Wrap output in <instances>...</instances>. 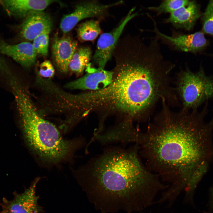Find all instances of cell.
<instances>
[{
  "mask_svg": "<svg viewBox=\"0 0 213 213\" xmlns=\"http://www.w3.org/2000/svg\"><path fill=\"white\" fill-rule=\"evenodd\" d=\"M162 102L146 130H139L136 143L148 169L170 183L168 191L178 195L190 184H198L208 169L213 157V114L206 122V104L200 112H175Z\"/></svg>",
  "mask_w": 213,
  "mask_h": 213,
  "instance_id": "cell-1",
  "label": "cell"
},
{
  "mask_svg": "<svg viewBox=\"0 0 213 213\" xmlns=\"http://www.w3.org/2000/svg\"><path fill=\"white\" fill-rule=\"evenodd\" d=\"M137 143L128 149L107 147L76 173L89 201L101 213H131L154 204L167 187L143 163Z\"/></svg>",
  "mask_w": 213,
  "mask_h": 213,
  "instance_id": "cell-2",
  "label": "cell"
},
{
  "mask_svg": "<svg viewBox=\"0 0 213 213\" xmlns=\"http://www.w3.org/2000/svg\"><path fill=\"white\" fill-rule=\"evenodd\" d=\"M14 95L28 143L40 156L57 162L86 145L83 138L64 140L54 125L40 116L26 90H18Z\"/></svg>",
  "mask_w": 213,
  "mask_h": 213,
  "instance_id": "cell-3",
  "label": "cell"
},
{
  "mask_svg": "<svg viewBox=\"0 0 213 213\" xmlns=\"http://www.w3.org/2000/svg\"><path fill=\"white\" fill-rule=\"evenodd\" d=\"M174 88L182 105L181 109L197 110L204 102L213 97V77L206 75L201 67L196 72L187 67L177 74Z\"/></svg>",
  "mask_w": 213,
  "mask_h": 213,
  "instance_id": "cell-4",
  "label": "cell"
},
{
  "mask_svg": "<svg viewBox=\"0 0 213 213\" xmlns=\"http://www.w3.org/2000/svg\"><path fill=\"white\" fill-rule=\"evenodd\" d=\"M151 20L153 22L154 29L144 30L154 32L159 40L175 50L195 53L201 51L207 45V40L201 31L190 34L175 33L170 36L161 32L154 19L152 18Z\"/></svg>",
  "mask_w": 213,
  "mask_h": 213,
  "instance_id": "cell-5",
  "label": "cell"
},
{
  "mask_svg": "<svg viewBox=\"0 0 213 213\" xmlns=\"http://www.w3.org/2000/svg\"><path fill=\"white\" fill-rule=\"evenodd\" d=\"M135 8L131 9L120 23L109 32L101 34L98 40L96 49L93 56L99 67L104 69L110 59L123 30L127 23L139 14L134 12Z\"/></svg>",
  "mask_w": 213,
  "mask_h": 213,
  "instance_id": "cell-6",
  "label": "cell"
},
{
  "mask_svg": "<svg viewBox=\"0 0 213 213\" xmlns=\"http://www.w3.org/2000/svg\"><path fill=\"white\" fill-rule=\"evenodd\" d=\"M122 2V1H120L104 4L95 1H91L80 3L76 6L73 12L63 16L60 23V28L64 33H67L81 20L87 18L102 15L109 8Z\"/></svg>",
  "mask_w": 213,
  "mask_h": 213,
  "instance_id": "cell-7",
  "label": "cell"
},
{
  "mask_svg": "<svg viewBox=\"0 0 213 213\" xmlns=\"http://www.w3.org/2000/svg\"><path fill=\"white\" fill-rule=\"evenodd\" d=\"M86 71L87 73L85 75L68 83L66 87L72 89L97 91L106 88L113 81V72L104 69L94 68L89 64Z\"/></svg>",
  "mask_w": 213,
  "mask_h": 213,
  "instance_id": "cell-8",
  "label": "cell"
},
{
  "mask_svg": "<svg viewBox=\"0 0 213 213\" xmlns=\"http://www.w3.org/2000/svg\"><path fill=\"white\" fill-rule=\"evenodd\" d=\"M37 178L21 193L16 194L11 201H5V210L10 213H40L42 208L38 204V196L36 194Z\"/></svg>",
  "mask_w": 213,
  "mask_h": 213,
  "instance_id": "cell-9",
  "label": "cell"
},
{
  "mask_svg": "<svg viewBox=\"0 0 213 213\" xmlns=\"http://www.w3.org/2000/svg\"><path fill=\"white\" fill-rule=\"evenodd\" d=\"M52 21L49 16L43 11H33L24 18L20 26V34L22 38L33 41L39 35L50 33Z\"/></svg>",
  "mask_w": 213,
  "mask_h": 213,
  "instance_id": "cell-10",
  "label": "cell"
},
{
  "mask_svg": "<svg viewBox=\"0 0 213 213\" xmlns=\"http://www.w3.org/2000/svg\"><path fill=\"white\" fill-rule=\"evenodd\" d=\"M0 54L10 57L24 67L28 68L35 63L37 54L32 43L25 41L11 44L0 37Z\"/></svg>",
  "mask_w": 213,
  "mask_h": 213,
  "instance_id": "cell-11",
  "label": "cell"
},
{
  "mask_svg": "<svg viewBox=\"0 0 213 213\" xmlns=\"http://www.w3.org/2000/svg\"><path fill=\"white\" fill-rule=\"evenodd\" d=\"M57 1L53 0H0L8 14L16 18H25L33 11H43L49 6Z\"/></svg>",
  "mask_w": 213,
  "mask_h": 213,
  "instance_id": "cell-12",
  "label": "cell"
},
{
  "mask_svg": "<svg viewBox=\"0 0 213 213\" xmlns=\"http://www.w3.org/2000/svg\"><path fill=\"white\" fill-rule=\"evenodd\" d=\"M78 43L69 37L54 38L52 45V54L55 64L59 70L67 72L72 57L77 49Z\"/></svg>",
  "mask_w": 213,
  "mask_h": 213,
  "instance_id": "cell-13",
  "label": "cell"
},
{
  "mask_svg": "<svg viewBox=\"0 0 213 213\" xmlns=\"http://www.w3.org/2000/svg\"><path fill=\"white\" fill-rule=\"evenodd\" d=\"M201 15L199 5L194 1H190L187 6L170 13L163 23H170L176 28L188 31L193 28Z\"/></svg>",
  "mask_w": 213,
  "mask_h": 213,
  "instance_id": "cell-14",
  "label": "cell"
},
{
  "mask_svg": "<svg viewBox=\"0 0 213 213\" xmlns=\"http://www.w3.org/2000/svg\"><path fill=\"white\" fill-rule=\"evenodd\" d=\"M91 55V51L88 47L77 48L70 62L69 68L75 73H82L89 64Z\"/></svg>",
  "mask_w": 213,
  "mask_h": 213,
  "instance_id": "cell-15",
  "label": "cell"
},
{
  "mask_svg": "<svg viewBox=\"0 0 213 213\" xmlns=\"http://www.w3.org/2000/svg\"><path fill=\"white\" fill-rule=\"evenodd\" d=\"M78 38L82 41H93L101 32L99 22L91 20L80 24L77 29Z\"/></svg>",
  "mask_w": 213,
  "mask_h": 213,
  "instance_id": "cell-16",
  "label": "cell"
},
{
  "mask_svg": "<svg viewBox=\"0 0 213 213\" xmlns=\"http://www.w3.org/2000/svg\"><path fill=\"white\" fill-rule=\"evenodd\" d=\"M190 2L188 0H164L158 6L149 7L146 9L156 12V15H159L163 13L170 14L182 7L187 6Z\"/></svg>",
  "mask_w": 213,
  "mask_h": 213,
  "instance_id": "cell-17",
  "label": "cell"
},
{
  "mask_svg": "<svg viewBox=\"0 0 213 213\" xmlns=\"http://www.w3.org/2000/svg\"><path fill=\"white\" fill-rule=\"evenodd\" d=\"M49 33H43L33 40L32 44L37 54H38L43 56L47 55L48 53Z\"/></svg>",
  "mask_w": 213,
  "mask_h": 213,
  "instance_id": "cell-18",
  "label": "cell"
},
{
  "mask_svg": "<svg viewBox=\"0 0 213 213\" xmlns=\"http://www.w3.org/2000/svg\"><path fill=\"white\" fill-rule=\"evenodd\" d=\"M203 20V31L213 36V0L209 2L204 14Z\"/></svg>",
  "mask_w": 213,
  "mask_h": 213,
  "instance_id": "cell-19",
  "label": "cell"
},
{
  "mask_svg": "<svg viewBox=\"0 0 213 213\" xmlns=\"http://www.w3.org/2000/svg\"><path fill=\"white\" fill-rule=\"evenodd\" d=\"M54 67L49 61L45 60L40 64L39 73L43 77L51 78L54 76Z\"/></svg>",
  "mask_w": 213,
  "mask_h": 213,
  "instance_id": "cell-20",
  "label": "cell"
},
{
  "mask_svg": "<svg viewBox=\"0 0 213 213\" xmlns=\"http://www.w3.org/2000/svg\"><path fill=\"white\" fill-rule=\"evenodd\" d=\"M2 213H10L7 210L4 209L2 212Z\"/></svg>",
  "mask_w": 213,
  "mask_h": 213,
  "instance_id": "cell-21",
  "label": "cell"
}]
</instances>
